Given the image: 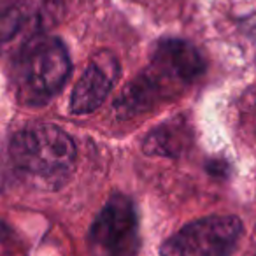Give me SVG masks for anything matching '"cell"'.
<instances>
[{
  "label": "cell",
  "mask_w": 256,
  "mask_h": 256,
  "mask_svg": "<svg viewBox=\"0 0 256 256\" xmlns=\"http://www.w3.org/2000/svg\"><path fill=\"white\" fill-rule=\"evenodd\" d=\"M120 76V62L110 51H100L92 58L86 70L76 82L70 96L72 114H90L107 98Z\"/></svg>",
  "instance_id": "cell-7"
},
{
  "label": "cell",
  "mask_w": 256,
  "mask_h": 256,
  "mask_svg": "<svg viewBox=\"0 0 256 256\" xmlns=\"http://www.w3.org/2000/svg\"><path fill=\"white\" fill-rule=\"evenodd\" d=\"M64 14L62 0H2L0 44L28 40L46 34Z\"/></svg>",
  "instance_id": "cell-6"
},
{
  "label": "cell",
  "mask_w": 256,
  "mask_h": 256,
  "mask_svg": "<svg viewBox=\"0 0 256 256\" xmlns=\"http://www.w3.org/2000/svg\"><path fill=\"white\" fill-rule=\"evenodd\" d=\"M207 172H209L210 176H216V178H224V176L228 174V165H226V162L220 160V158L207 162Z\"/></svg>",
  "instance_id": "cell-9"
},
{
  "label": "cell",
  "mask_w": 256,
  "mask_h": 256,
  "mask_svg": "<svg viewBox=\"0 0 256 256\" xmlns=\"http://www.w3.org/2000/svg\"><path fill=\"white\" fill-rule=\"evenodd\" d=\"M95 256H137L140 248L139 218L126 195H112L95 218L88 234Z\"/></svg>",
  "instance_id": "cell-4"
},
{
  "label": "cell",
  "mask_w": 256,
  "mask_h": 256,
  "mask_svg": "<svg viewBox=\"0 0 256 256\" xmlns=\"http://www.w3.org/2000/svg\"><path fill=\"white\" fill-rule=\"evenodd\" d=\"M70 56L58 37L40 34L25 40L12 64L16 96L25 106H44L70 76Z\"/></svg>",
  "instance_id": "cell-3"
},
{
  "label": "cell",
  "mask_w": 256,
  "mask_h": 256,
  "mask_svg": "<svg viewBox=\"0 0 256 256\" xmlns=\"http://www.w3.org/2000/svg\"><path fill=\"white\" fill-rule=\"evenodd\" d=\"M192 144V126L184 116L172 118L153 128L142 142V151L150 156L179 158Z\"/></svg>",
  "instance_id": "cell-8"
},
{
  "label": "cell",
  "mask_w": 256,
  "mask_h": 256,
  "mask_svg": "<svg viewBox=\"0 0 256 256\" xmlns=\"http://www.w3.org/2000/svg\"><path fill=\"white\" fill-rule=\"evenodd\" d=\"M204 70L206 60L192 42L178 37L158 40L150 65L124 86L114 102V109L121 118L150 112L164 102L176 98Z\"/></svg>",
  "instance_id": "cell-1"
},
{
  "label": "cell",
  "mask_w": 256,
  "mask_h": 256,
  "mask_svg": "<svg viewBox=\"0 0 256 256\" xmlns=\"http://www.w3.org/2000/svg\"><path fill=\"white\" fill-rule=\"evenodd\" d=\"M242 235L237 216H207L192 221L172 235L160 256H230Z\"/></svg>",
  "instance_id": "cell-5"
},
{
  "label": "cell",
  "mask_w": 256,
  "mask_h": 256,
  "mask_svg": "<svg viewBox=\"0 0 256 256\" xmlns=\"http://www.w3.org/2000/svg\"><path fill=\"white\" fill-rule=\"evenodd\" d=\"M14 167L44 188H60L76 165V144L56 124H30L16 132L9 144Z\"/></svg>",
  "instance_id": "cell-2"
}]
</instances>
